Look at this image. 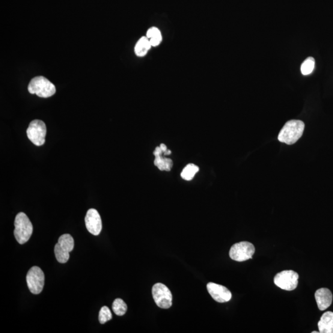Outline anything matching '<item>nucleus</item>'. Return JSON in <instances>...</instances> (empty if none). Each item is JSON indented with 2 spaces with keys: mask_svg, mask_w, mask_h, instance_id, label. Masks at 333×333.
Listing matches in <instances>:
<instances>
[{
  "mask_svg": "<svg viewBox=\"0 0 333 333\" xmlns=\"http://www.w3.org/2000/svg\"><path fill=\"white\" fill-rule=\"evenodd\" d=\"M162 153H163L161 150V148H160V147H159L156 148L155 151H154L153 154L154 156H162Z\"/></svg>",
  "mask_w": 333,
  "mask_h": 333,
  "instance_id": "22",
  "label": "nucleus"
},
{
  "mask_svg": "<svg viewBox=\"0 0 333 333\" xmlns=\"http://www.w3.org/2000/svg\"><path fill=\"white\" fill-rule=\"evenodd\" d=\"M171 153H172L171 151L168 150V151H165V152L164 153V154H165V155H169V154H171Z\"/></svg>",
  "mask_w": 333,
  "mask_h": 333,
  "instance_id": "24",
  "label": "nucleus"
},
{
  "mask_svg": "<svg viewBox=\"0 0 333 333\" xmlns=\"http://www.w3.org/2000/svg\"><path fill=\"white\" fill-rule=\"evenodd\" d=\"M315 59L312 57H308L303 62L301 65V70L303 75L307 76L311 74L315 68Z\"/></svg>",
  "mask_w": 333,
  "mask_h": 333,
  "instance_id": "18",
  "label": "nucleus"
},
{
  "mask_svg": "<svg viewBox=\"0 0 333 333\" xmlns=\"http://www.w3.org/2000/svg\"><path fill=\"white\" fill-rule=\"evenodd\" d=\"M152 294L154 302L159 307L168 309L172 305L171 291L165 285L160 282L154 284Z\"/></svg>",
  "mask_w": 333,
  "mask_h": 333,
  "instance_id": "9",
  "label": "nucleus"
},
{
  "mask_svg": "<svg viewBox=\"0 0 333 333\" xmlns=\"http://www.w3.org/2000/svg\"><path fill=\"white\" fill-rule=\"evenodd\" d=\"M315 299L321 311H325L332 304V294L327 288H321L318 290L315 294Z\"/></svg>",
  "mask_w": 333,
  "mask_h": 333,
  "instance_id": "12",
  "label": "nucleus"
},
{
  "mask_svg": "<svg viewBox=\"0 0 333 333\" xmlns=\"http://www.w3.org/2000/svg\"><path fill=\"white\" fill-rule=\"evenodd\" d=\"M154 164L161 171H170L173 166L172 160L162 156H155Z\"/></svg>",
  "mask_w": 333,
  "mask_h": 333,
  "instance_id": "15",
  "label": "nucleus"
},
{
  "mask_svg": "<svg viewBox=\"0 0 333 333\" xmlns=\"http://www.w3.org/2000/svg\"><path fill=\"white\" fill-rule=\"evenodd\" d=\"M255 253V247L252 243L242 242L231 246L229 255L232 260L244 261L251 259Z\"/></svg>",
  "mask_w": 333,
  "mask_h": 333,
  "instance_id": "5",
  "label": "nucleus"
},
{
  "mask_svg": "<svg viewBox=\"0 0 333 333\" xmlns=\"http://www.w3.org/2000/svg\"><path fill=\"white\" fill-rule=\"evenodd\" d=\"M15 239L20 245L28 242L33 233V225L26 214L19 212L14 221Z\"/></svg>",
  "mask_w": 333,
  "mask_h": 333,
  "instance_id": "2",
  "label": "nucleus"
},
{
  "mask_svg": "<svg viewBox=\"0 0 333 333\" xmlns=\"http://www.w3.org/2000/svg\"><path fill=\"white\" fill-rule=\"evenodd\" d=\"M160 148H161V150L163 151V153H164L165 151L168 150V148H167L166 145L163 144L160 145Z\"/></svg>",
  "mask_w": 333,
  "mask_h": 333,
  "instance_id": "23",
  "label": "nucleus"
},
{
  "mask_svg": "<svg viewBox=\"0 0 333 333\" xmlns=\"http://www.w3.org/2000/svg\"><path fill=\"white\" fill-rule=\"evenodd\" d=\"M207 289L210 295L216 301L224 303L230 301L232 294L227 288L214 282H209L207 284Z\"/></svg>",
  "mask_w": 333,
  "mask_h": 333,
  "instance_id": "11",
  "label": "nucleus"
},
{
  "mask_svg": "<svg viewBox=\"0 0 333 333\" xmlns=\"http://www.w3.org/2000/svg\"><path fill=\"white\" fill-rule=\"evenodd\" d=\"M46 127L40 120H34L30 123L27 135L31 142L37 147L42 146L45 142Z\"/></svg>",
  "mask_w": 333,
  "mask_h": 333,
  "instance_id": "6",
  "label": "nucleus"
},
{
  "mask_svg": "<svg viewBox=\"0 0 333 333\" xmlns=\"http://www.w3.org/2000/svg\"><path fill=\"white\" fill-rule=\"evenodd\" d=\"M318 326L320 333H333V312H325L321 317Z\"/></svg>",
  "mask_w": 333,
  "mask_h": 333,
  "instance_id": "13",
  "label": "nucleus"
},
{
  "mask_svg": "<svg viewBox=\"0 0 333 333\" xmlns=\"http://www.w3.org/2000/svg\"><path fill=\"white\" fill-rule=\"evenodd\" d=\"M148 38H162L161 32L156 28H151L148 30L147 34Z\"/></svg>",
  "mask_w": 333,
  "mask_h": 333,
  "instance_id": "20",
  "label": "nucleus"
},
{
  "mask_svg": "<svg viewBox=\"0 0 333 333\" xmlns=\"http://www.w3.org/2000/svg\"><path fill=\"white\" fill-rule=\"evenodd\" d=\"M298 279V273L293 270H284L276 275L274 283L282 290L291 291L297 288Z\"/></svg>",
  "mask_w": 333,
  "mask_h": 333,
  "instance_id": "7",
  "label": "nucleus"
},
{
  "mask_svg": "<svg viewBox=\"0 0 333 333\" xmlns=\"http://www.w3.org/2000/svg\"><path fill=\"white\" fill-rule=\"evenodd\" d=\"M85 221L88 231L94 236L99 235L102 230V221L100 213L96 209L88 210Z\"/></svg>",
  "mask_w": 333,
  "mask_h": 333,
  "instance_id": "10",
  "label": "nucleus"
},
{
  "mask_svg": "<svg viewBox=\"0 0 333 333\" xmlns=\"http://www.w3.org/2000/svg\"><path fill=\"white\" fill-rule=\"evenodd\" d=\"M112 315L110 309L107 306H104L100 311L99 321L101 324H105L111 320Z\"/></svg>",
  "mask_w": 333,
  "mask_h": 333,
  "instance_id": "19",
  "label": "nucleus"
},
{
  "mask_svg": "<svg viewBox=\"0 0 333 333\" xmlns=\"http://www.w3.org/2000/svg\"><path fill=\"white\" fill-rule=\"evenodd\" d=\"M199 169L197 165L189 163L184 168L181 174V177L183 180L190 181L194 178L195 175L198 173Z\"/></svg>",
  "mask_w": 333,
  "mask_h": 333,
  "instance_id": "16",
  "label": "nucleus"
},
{
  "mask_svg": "<svg viewBox=\"0 0 333 333\" xmlns=\"http://www.w3.org/2000/svg\"><path fill=\"white\" fill-rule=\"evenodd\" d=\"M305 124L301 121L291 120L285 124L278 135V140L287 145H293L301 138Z\"/></svg>",
  "mask_w": 333,
  "mask_h": 333,
  "instance_id": "1",
  "label": "nucleus"
},
{
  "mask_svg": "<svg viewBox=\"0 0 333 333\" xmlns=\"http://www.w3.org/2000/svg\"><path fill=\"white\" fill-rule=\"evenodd\" d=\"M30 93L37 94L40 98H49L56 93L54 84L43 76L34 77L30 82L28 87Z\"/></svg>",
  "mask_w": 333,
  "mask_h": 333,
  "instance_id": "3",
  "label": "nucleus"
},
{
  "mask_svg": "<svg viewBox=\"0 0 333 333\" xmlns=\"http://www.w3.org/2000/svg\"><path fill=\"white\" fill-rule=\"evenodd\" d=\"M312 332V333H318V332H317V331H313V332Z\"/></svg>",
  "mask_w": 333,
  "mask_h": 333,
  "instance_id": "25",
  "label": "nucleus"
},
{
  "mask_svg": "<svg viewBox=\"0 0 333 333\" xmlns=\"http://www.w3.org/2000/svg\"><path fill=\"white\" fill-rule=\"evenodd\" d=\"M74 247V240L69 234H62L59 237L58 242L55 247L56 259L59 263H66L69 259V252Z\"/></svg>",
  "mask_w": 333,
  "mask_h": 333,
  "instance_id": "4",
  "label": "nucleus"
},
{
  "mask_svg": "<svg viewBox=\"0 0 333 333\" xmlns=\"http://www.w3.org/2000/svg\"><path fill=\"white\" fill-rule=\"evenodd\" d=\"M26 280L29 289L32 294H38L42 291L44 284V275L40 267H32L27 274Z\"/></svg>",
  "mask_w": 333,
  "mask_h": 333,
  "instance_id": "8",
  "label": "nucleus"
},
{
  "mask_svg": "<svg viewBox=\"0 0 333 333\" xmlns=\"http://www.w3.org/2000/svg\"><path fill=\"white\" fill-rule=\"evenodd\" d=\"M112 310L118 316H123L127 311V305L121 299H116L112 304Z\"/></svg>",
  "mask_w": 333,
  "mask_h": 333,
  "instance_id": "17",
  "label": "nucleus"
},
{
  "mask_svg": "<svg viewBox=\"0 0 333 333\" xmlns=\"http://www.w3.org/2000/svg\"><path fill=\"white\" fill-rule=\"evenodd\" d=\"M151 44L150 40L147 37H142L136 44L135 47V54L139 57H142L147 54L148 50H150Z\"/></svg>",
  "mask_w": 333,
  "mask_h": 333,
  "instance_id": "14",
  "label": "nucleus"
},
{
  "mask_svg": "<svg viewBox=\"0 0 333 333\" xmlns=\"http://www.w3.org/2000/svg\"><path fill=\"white\" fill-rule=\"evenodd\" d=\"M162 38H150V43L152 46H157L161 42Z\"/></svg>",
  "mask_w": 333,
  "mask_h": 333,
  "instance_id": "21",
  "label": "nucleus"
}]
</instances>
